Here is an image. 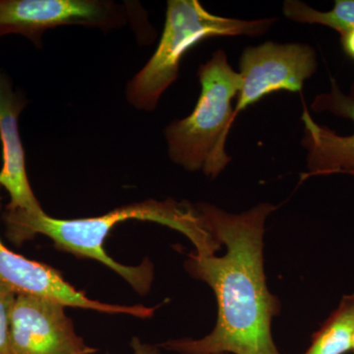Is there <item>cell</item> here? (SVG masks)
Masks as SVG:
<instances>
[{"label": "cell", "instance_id": "8fae6325", "mask_svg": "<svg viewBox=\"0 0 354 354\" xmlns=\"http://www.w3.org/2000/svg\"><path fill=\"white\" fill-rule=\"evenodd\" d=\"M354 335V292L344 295L337 308L312 337L304 354H346Z\"/></svg>", "mask_w": 354, "mask_h": 354}, {"label": "cell", "instance_id": "8992f818", "mask_svg": "<svg viewBox=\"0 0 354 354\" xmlns=\"http://www.w3.org/2000/svg\"><path fill=\"white\" fill-rule=\"evenodd\" d=\"M241 87L235 115L274 92L298 93L317 69L316 53L302 44L268 41L243 51L239 62Z\"/></svg>", "mask_w": 354, "mask_h": 354}, {"label": "cell", "instance_id": "7c38bea8", "mask_svg": "<svg viewBox=\"0 0 354 354\" xmlns=\"http://www.w3.org/2000/svg\"><path fill=\"white\" fill-rule=\"evenodd\" d=\"M283 9L288 19L304 24L327 26L341 36L354 30V0H335L334 8L327 12L315 10L298 0H286Z\"/></svg>", "mask_w": 354, "mask_h": 354}, {"label": "cell", "instance_id": "7a4b0ae2", "mask_svg": "<svg viewBox=\"0 0 354 354\" xmlns=\"http://www.w3.org/2000/svg\"><path fill=\"white\" fill-rule=\"evenodd\" d=\"M6 235L16 245L31 241L37 234L53 241L55 248L77 258L97 261L113 270L140 295H146L153 281V266L146 258L138 266L120 264L104 250L106 237L118 223L137 220L153 221L185 235L199 257L215 255L223 244L209 232L197 205L169 199L132 203L94 218L60 220L44 211L30 213L6 209L3 215Z\"/></svg>", "mask_w": 354, "mask_h": 354}, {"label": "cell", "instance_id": "277c9868", "mask_svg": "<svg viewBox=\"0 0 354 354\" xmlns=\"http://www.w3.org/2000/svg\"><path fill=\"white\" fill-rule=\"evenodd\" d=\"M277 19L241 20L209 13L198 0H169L164 31L155 53L128 83L127 101L135 109L152 111L179 74L188 50L214 37H257Z\"/></svg>", "mask_w": 354, "mask_h": 354}, {"label": "cell", "instance_id": "5bb4252c", "mask_svg": "<svg viewBox=\"0 0 354 354\" xmlns=\"http://www.w3.org/2000/svg\"><path fill=\"white\" fill-rule=\"evenodd\" d=\"M130 346H131L132 354H162L158 346L146 344L137 337H133Z\"/></svg>", "mask_w": 354, "mask_h": 354}, {"label": "cell", "instance_id": "9a60e30c", "mask_svg": "<svg viewBox=\"0 0 354 354\" xmlns=\"http://www.w3.org/2000/svg\"><path fill=\"white\" fill-rule=\"evenodd\" d=\"M341 41L346 55L354 60V30L342 35Z\"/></svg>", "mask_w": 354, "mask_h": 354}, {"label": "cell", "instance_id": "5b68a950", "mask_svg": "<svg viewBox=\"0 0 354 354\" xmlns=\"http://www.w3.org/2000/svg\"><path fill=\"white\" fill-rule=\"evenodd\" d=\"M127 22L124 9L101 0H0V38L21 35L37 46L48 30L81 25L113 29Z\"/></svg>", "mask_w": 354, "mask_h": 354}, {"label": "cell", "instance_id": "4fadbf2b", "mask_svg": "<svg viewBox=\"0 0 354 354\" xmlns=\"http://www.w3.org/2000/svg\"><path fill=\"white\" fill-rule=\"evenodd\" d=\"M17 295L0 281V354H11V314Z\"/></svg>", "mask_w": 354, "mask_h": 354}, {"label": "cell", "instance_id": "9c48e42d", "mask_svg": "<svg viewBox=\"0 0 354 354\" xmlns=\"http://www.w3.org/2000/svg\"><path fill=\"white\" fill-rule=\"evenodd\" d=\"M311 108L317 113L330 111L335 115L349 118L354 122V84L351 94L344 95L332 79L329 93L317 95ZM304 123L302 144L307 150V176H328L354 171V133L339 136L313 120L308 109L304 108L301 118Z\"/></svg>", "mask_w": 354, "mask_h": 354}, {"label": "cell", "instance_id": "6da1fadb", "mask_svg": "<svg viewBox=\"0 0 354 354\" xmlns=\"http://www.w3.org/2000/svg\"><path fill=\"white\" fill-rule=\"evenodd\" d=\"M197 207L227 252L223 257L191 253L185 269L215 292L218 321L202 339H171L160 348L179 354H281L272 335L281 305L268 288L263 255L265 221L276 208L262 203L234 215L206 203Z\"/></svg>", "mask_w": 354, "mask_h": 354}, {"label": "cell", "instance_id": "ba28073f", "mask_svg": "<svg viewBox=\"0 0 354 354\" xmlns=\"http://www.w3.org/2000/svg\"><path fill=\"white\" fill-rule=\"evenodd\" d=\"M0 186V192H1ZM1 208V194H0ZM0 281L9 286L16 295H37L50 298L66 307L94 310L100 313L122 314L148 319L153 315L156 307L144 305L109 304L91 299L85 291L64 279L62 272L44 263L28 259L7 248L0 239Z\"/></svg>", "mask_w": 354, "mask_h": 354}, {"label": "cell", "instance_id": "30bf717a", "mask_svg": "<svg viewBox=\"0 0 354 354\" xmlns=\"http://www.w3.org/2000/svg\"><path fill=\"white\" fill-rule=\"evenodd\" d=\"M26 104L25 97L13 90L10 78L0 68V141L3 162L0 186L6 188L10 196L6 209L38 213L44 209L28 179L24 147L18 127V118Z\"/></svg>", "mask_w": 354, "mask_h": 354}, {"label": "cell", "instance_id": "2e32d148", "mask_svg": "<svg viewBox=\"0 0 354 354\" xmlns=\"http://www.w3.org/2000/svg\"><path fill=\"white\" fill-rule=\"evenodd\" d=\"M351 351L354 353V335L353 337V344H351Z\"/></svg>", "mask_w": 354, "mask_h": 354}, {"label": "cell", "instance_id": "e0dca14e", "mask_svg": "<svg viewBox=\"0 0 354 354\" xmlns=\"http://www.w3.org/2000/svg\"><path fill=\"white\" fill-rule=\"evenodd\" d=\"M348 174H351V176H354V171H349Z\"/></svg>", "mask_w": 354, "mask_h": 354}, {"label": "cell", "instance_id": "3957f363", "mask_svg": "<svg viewBox=\"0 0 354 354\" xmlns=\"http://www.w3.org/2000/svg\"><path fill=\"white\" fill-rule=\"evenodd\" d=\"M198 77L201 94L194 111L165 128V139L172 162L216 178L232 160L225 143L236 118L232 101L241 90V76L220 50L199 67Z\"/></svg>", "mask_w": 354, "mask_h": 354}, {"label": "cell", "instance_id": "52a82bcc", "mask_svg": "<svg viewBox=\"0 0 354 354\" xmlns=\"http://www.w3.org/2000/svg\"><path fill=\"white\" fill-rule=\"evenodd\" d=\"M65 308L50 298L17 295L11 314V354L97 353L76 334Z\"/></svg>", "mask_w": 354, "mask_h": 354}]
</instances>
